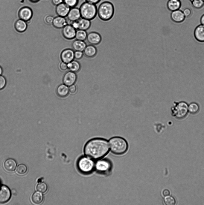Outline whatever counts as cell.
<instances>
[{
	"label": "cell",
	"instance_id": "6da1fadb",
	"mask_svg": "<svg viewBox=\"0 0 204 205\" xmlns=\"http://www.w3.org/2000/svg\"><path fill=\"white\" fill-rule=\"evenodd\" d=\"M109 142L104 138H97L89 141L84 148L85 155L94 159L101 158L109 152Z\"/></svg>",
	"mask_w": 204,
	"mask_h": 205
},
{
	"label": "cell",
	"instance_id": "7a4b0ae2",
	"mask_svg": "<svg viewBox=\"0 0 204 205\" xmlns=\"http://www.w3.org/2000/svg\"><path fill=\"white\" fill-rule=\"evenodd\" d=\"M108 142L110 150L114 154L123 155L128 150V142L123 137L118 136L113 137L109 139Z\"/></svg>",
	"mask_w": 204,
	"mask_h": 205
},
{
	"label": "cell",
	"instance_id": "3957f363",
	"mask_svg": "<svg viewBox=\"0 0 204 205\" xmlns=\"http://www.w3.org/2000/svg\"><path fill=\"white\" fill-rule=\"evenodd\" d=\"M115 13V8L113 4L108 1L101 2L97 8V14L99 18L104 21L111 20Z\"/></svg>",
	"mask_w": 204,
	"mask_h": 205
},
{
	"label": "cell",
	"instance_id": "277c9868",
	"mask_svg": "<svg viewBox=\"0 0 204 205\" xmlns=\"http://www.w3.org/2000/svg\"><path fill=\"white\" fill-rule=\"evenodd\" d=\"M79 8L81 17L90 20L94 19L97 14L95 5L86 2L82 3Z\"/></svg>",
	"mask_w": 204,
	"mask_h": 205
},
{
	"label": "cell",
	"instance_id": "5b68a950",
	"mask_svg": "<svg viewBox=\"0 0 204 205\" xmlns=\"http://www.w3.org/2000/svg\"><path fill=\"white\" fill-rule=\"evenodd\" d=\"M188 105L185 101L175 102L173 106L171 108V115L177 119H183L188 112Z\"/></svg>",
	"mask_w": 204,
	"mask_h": 205
},
{
	"label": "cell",
	"instance_id": "8992f818",
	"mask_svg": "<svg viewBox=\"0 0 204 205\" xmlns=\"http://www.w3.org/2000/svg\"><path fill=\"white\" fill-rule=\"evenodd\" d=\"M78 166L82 172L88 173L91 171L94 167V164L91 159L86 158H80L78 162Z\"/></svg>",
	"mask_w": 204,
	"mask_h": 205
},
{
	"label": "cell",
	"instance_id": "52a82bcc",
	"mask_svg": "<svg viewBox=\"0 0 204 205\" xmlns=\"http://www.w3.org/2000/svg\"><path fill=\"white\" fill-rule=\"evenodd\" d=\"M112 164L108 160L99 161L96 163V168L97 170L102 173H107L110 170Z\"/></svg>",
	"mask_w": 204,
	"mask_h": 205
},
{
	"label": "cell",
	"instance_id": "ba28073f",
	"mask_svg": "<svg viewBox=\"0 0 204 205\" xmlns=\"http://www.w3.org/2000/svg\"><path fill=\"white\" fill-rule=\"evenodd\" d=\"M76 30L70 24H67L62 28V34L64 37L68 40L75 37Z\"/></svg>",
	"mask_w": 204,
	"mask_h": 205
},
{
	"label": "cell",
	"instance_id": "9c48e42d",
	"mask_svg": "<svg viewBox=\"0 0 204 205\" xmlns=\"http://www.w3.org/2000/svg\"><path fill=\"white\" fill-rule=\"evenodd\" d=\"M18 15L20 19L25 21H28L31 18L33 15V12L30 8L25 6L21 8L19 10Z\"/></svg>",
	"mask_w": 204,
	"mask_h": 205
},
{
	"label": "cell",
	"instance_id": "30bf717a",
	"mask_svg": "<svg viewBox=\"0 0 204 205\" xmlns=\"http://www.w3.org/2000/svg\"><path fill=\"white\" fill-rule=\"evenodd\" d=\"M77 79V75L74 72L69 71L66 73L63 78L64 84L68 86L73 85Z\"/></svg>",
	"mask_w": 204,
	"mask_h": 205
},
{
	"label": "cell",
	"instance_id": "8fae6325",
	"mask_svg": "<svg viewBox=\"0 0 204 205\" xmlns=\"http://www.w3.org/2000/svg\"><path fill=\"white\" fill-rule=\"evenodd\" d=\"M170 17L172 21L178 23L183 22L186 18L182 11L180 9L171 12Z\"/></svg>",
	"mask_w": 204,
	"mask_h": 205
},
{
	"label": "cell",
	"instance_id": "7c38bea8",
	"mask_svg": "<svg viewBox=\"0 0 204 205\" xmlns=\"http://www.w3.org/2000/svg\"><path fill=\"white\" fill-rule=\"evenodd\" d=\"M11 197V192L7 186L2 185L0 186V203H3L7 202Z\"/></svg>",
	"mask_w": 204,
	"mask_h": 205
},
{
	"label": "cell",
	"instance_id": "4fadbf2b",
	"mask_svg": "<svg viewBox=\"0 0 204 205\" xmlns=\"http://www.w3.org/2000/svg\"><path fill=\"white\" fill-rule=\"evenodd\" d=\"M74 51L70 49H67L62 51L60 57L62 62L68 63L73 60L74 58Z\"/></svg>",
	"mask_w": 204,
	"mask_h": 205
},
{
	"label": "cell",
	"instance_id": "5bb4252c",
	"mask_svg": "<svg viewBox=\"0 0 204 205\" xmlns=\"http://www.w3.org/2000/svg\"><path fill=\"white\" fill-rule=\"evenodd\" d=\"M86 39L90 44L96 45L101 42V37L99 33L97 32H92L87 34Z\"/></svg>",
	"mask_w": 204,
	"mask_h": 205
},
{
	"label": "cell",
	"instance_id": "9a60e30c",
	"mask_svg": "<svg viewBox=\"0 0 204 205\" xmlns=\"http://www.w3.org/2000/svg\"><path fill=\"white\" fill-rule=\"evenodd\" d=\"M70 8L63 2L56 6L55 11L58 16L65 17L67 16Z\"/></svg>",
	"mask_w": 204,
	"mask_h": 205
},
{
	"label": "cell",
	"instance_id": "2e32d148",
	"mask_svg": "<svg viewBox=\"0 0 204 205\" xmlns=\"http://www.w3.org/2000/svg\"><path fill=\"white\" fill-rule=\"evenodd\" d=\"M194 36L195 39L201 43H204V25L200 24L195 29Z\"/></svg>",
	"mask_w": 204,
	"mask_h": 205
},
{
	"label": "cell",
	"instance_id": "e0dca14e",
	"mask_svg": "<svg viewBox=\"0 0 204 205\" xmlns=\"http://www.w3.org/2000/svg\"><path fill=\"white\" fill-rule=\"evenodd\" d=\"M66 17L71 22L78 20L81 17L79 8L75 7L70 8Z\"/></svg>",
	"mask_w": 204,
	"mask_h": 205
},
{
	"label": "cell",
	"instance_id": "ac0fdd59",
	"mask_svg": "<svg viewBox=\"0 0 204 205\" xmlns=\"http://www.w3.org/2000/svg\"><path fill=\"white\" fill-rule=\"evenodd\" d=\"M166 6L168 9L172 12L180 9L182 2L181 0H168Z\"/></svg>",
	"mask_w": 204,
	"mask_h": 205
},
{
	"label": "cell",
	"instance_id": "d6986e66",
	"mask_svg": "<svg viewBox=\"0 0 204 205\" xmlns=\"http://www.w3.org/2000/svg\"><path fill=\"white\" fill-rule=\"evenodd\" d=\"M52 24L55 28L60 29L63 28L67 24L64 17L58 16L54 18Z\"/></svg>",
	"mask_w": 204,
	"mask_h": 205
},
{
	"label": "cell",
	"instance_id": "ffe728a7",
	"mask_svg": "<svg viewBox=\"0 0 204 205\" xmlns=\"http://www.w3.org/2000/svg\"><path fill=\"white\" fill-rule=\"evenodd\" d=\"M76 21L77 24L78 29L87 30L89 28L91 24L90 20L81 17Z\"/></svg>",
	"mask_w": 204,
	"mask_h": 205
},
{
	"label": "cell",
	"instance_id": "44dd1931",
	"mask_svg": "<svg viewBox=\"0 0 204 205\" xmlns=\"http://www.w3.org/2000/svg\"><path fill=\"white\" fill-rule=\"evenodd\" d=\"M84 55L87 57L92 58L94 57L97 54L96 48L92 45L86 46L83 50Z\"/></svg>",
	"mask_w": 204,
	"mask_h": 205
},
{
	"label": "cell",
	"instance_id": "7402d4cb",
	"mask_svg": "<svg viewBox=\"0 0 204 205\" xmlns=\"http://www.w3.org/2000/svg\"><path fill=\"white\" fill-rule=\"evenodd\" d=\"M4 165V168L8 172H12L15 170L17 164L14 159L9 158L5 161Z\"/></svg>",
	"mask_w": 204,
	"mask_h": 205
},
{
	"label": "cell",
	"instance_id": "603a6c76",
	"mask_svg": "<svg viewBox=\"0 0 204 205\" xmlns=\"http://www.w3.org/2000/svg\"><path fill=\"white\" fill-rule=\"evenodd\" d=\"M86 45L85 42L83 41L76 40L72 44L73 49L75 51H83Z\"/></svg>",
	"mask_w": 204,
	"mask_h": 205
},
{
	"label": "cell",
	"instance_id": "cb8c5ba5",
	"mask_svg": "<svg viewBox=\"0 0 204 205\" xmlns=\"http://www.w3.org/2000/svg\"><path fill=\"white\" fill-rule=\"evenodd\" d=\"M69 88L68 86L64 84L59 85L57 89V95L61 97H65L67 96L69 92Z\"/></svg>",
	"mask_w": 204,
	"mask_h": 205
},
{
	"label": "cell",
	"instance_id": "d4e9b609",
	"mask_svg": "<svg viewBox=\"0 0 204 205\" xmlns=\"http://www.w3.org/2000/svg\"><path fill=\"white\" fill-rule=\"evenodd\" d=\"M68 69L70 71L76 73L78 72L80 68V65L77 61L73 60L67 63Z\"/></svg>",
	"mask_w": 204,
	"mask_h": 205
},
{
	"label": "cell",
	"instance_id": "484cf974",
	"mask_svg": "<svg viewBox=\"0 0 204 205\" xmlns=\"http://www.w3.org/2000/svg\"><path fill=\"white\" fill-rule=\"evenodd\" d=\"M15 28L17 31L23 32L26 29L27 24L25 21L21 19L17 20L15 23Z\"/></svg>",
	"mask_w": 204,
	"mask_h": 205
},
{
	"label": "cell",
	"instance_id": "4316f807",
	"mask_svg": "<svg viewBox=\"0 0 204 205\" xmlns=\"http://www.w3.org/2000/svg\"><path fill=\"white\" fill-rule=\"evenodd\" d=\"M32 200L33 202L35 204L40 203L43 201V196L41 192H36L33 194Z\"/></svg>",
	"mask_w": 204,
	"mask_h": 205
},
{
	"label": "cell",
	"instance_id": "83f0119b",
	"mask_svg": "<svg viewBox=\"0 0 204 205\" xmlns=\"http://www.w3.org/2000/svg\"><path fill=\"white\" fill-rule=\"evenodd\" d=\"M87 35L86 30L77 29L76 31L75 38L76 40L84 41L86 39Z\"/></svg>",
	"mask_w": 204,
	"mask_h": 205
},
{
	"label": "cell",
	"instance_id": "f1b7e54d",
	"mask_svg": "<svg viewBox=\"0 0 204 205\" xmlns=\"http://www.w3.org/2000/svg\"><path fill=\"white\" fill-rule=\"evenodd\" d=\"M188 111L191 114H195L197 113L200 109L199 105L195 102H192L188 105Z\"/></svg>",
	"mask_w": 204,
	"mask_h": 205
},
{
	"label": "cell",
	"instance_id": "f546056e",
	"mask_svg": "<svg viewBox=\"0 0 204 205\" xmlns=\"http://www.w3.org/2000/svg\"><path fill=\"white\" fill-rule=\"evenodd\" d=\"M191 5L194 8L200 9L204 6V2L202 0H189Z\"/></svg>",
	"mask_w": 204,
	"mask_h": 205
},
{
	"label": "cell",
	"instance_id": "4dcf8cb0",
	"mask_svg": "<svg viewBox=\"0 0 204 205\" xmlns=\"http://www.w3.org/2000/svg\"><path fill=\"white\" fill-rule=\"evenodd\" d=\"M36 189L39 192L42 193L45 192L48 189L46 184L44 182L39 183L36 186Z\"/></svg>",
	"mask_w": 204,
	"mask_h": 205
},
{
	"label": "cell",
	"instance_id": "1f68e13d",
	"mask_svg": "<svg viewBox=\"0 0 204 205\" xmlns=\"http://www.w3.org/2000/svg\"><path fill=\"white\" fill-rule=\"evenodd\" d=\"M164 202L166 205H174L176 203L175 199L171 196L166 197L164 199Z\"/></svg>",
	"mask_w": 204,
	"mask_h": 205
},
{
	"label": "cell",
	"instance_id": "d6a6232c",
	"mask_svg": "<svg viewBox=\"0 0 204 205\" xmlns=\"http://www.w3.org/2000/svg\"><path fill=\"white\" fill-rule=\"evenodd\" d=\"M27 170V167L25 164H21L18 166L16 171L19 174H23L26 173Z\"/></svg>",
	"mask_w": 204,
	"mask_h": 205
},
{
	"label": "cell",
	"instance_id": "836d02e7",
	"mask_svg": "<svg viewBox=\"0 0 204 205\" xmlns=\"http://www.w3.org/2000/svg\"><path fill=\"white\" fill-rule=\"evenodd\" d=\"M78 2L79 0H63V2L70 8L75 7Z\"/></svg>",
	"mask_w": 204,
	"mask_h": 205
},
{
	"label": "cell",
	"instance_id": "e575fe53",
	"mask_svg": "<svg viewBox=\"0 0 204 205\" xmlns=\"http://www.w3.org/2000/svg\"><path fill=\"white\" fill-rule=\"evenodd\" d=\"M182 11L186 18L190 17L192 14L191 10L190 8H188L184 9Z\"/></svg>",
	"mask_w": 204,
	"mask_h": 205
},
{
	"label": "cell",
	"instance_id": "d590c367",
	"mask_svg": "<svg viewBox=\"0 0 204 205\" xmlns=\"http://www.w3.org/2000/svg\"><path fill=\"white\" fill-rule=\"evenodd\" d=\"M83 53L82 51H75L74 52V57L76 59H79L83 56Z\"/></svg>",
	"mask_w": 204,
	"mask_h": 205
},
{
	"label": "cell",
	"instance_id": "8d00e7d4",
	"mask_svg": "<svg viewBox=\"0 0 204 205\" xmlns=\"http://www.w3.org/2000/svg\"><path fill=\"white\" fill-rule=\"evenodd\" d=\"M54 17L51 15H47L45 17V22L48 24H52Z\"/></svg>",
	"mask_w": 204,
	"mask_h": 205
},
{
	"label": "cell",
	"instance_id": "74e56055",
	"mask_svg": "<svg viewBox=\"0 0 204 205\" xmlns=\"http://www.w3.org/2000/svg\"><path fill=\"white\" fill-rule=\"evenodd\" d=\"M6 83L5 78L2 76H0V90L2 89L5 86Z\"/></svg>",
	"mask_w": 204,
	"mask_h": 205
},
{
	"label": "cell",
	"instance_id": "f35d334b",
	"mask_svg": "<svg viewBox=\"0 0 204 205\" xmlns=\"http://www.w3.org/2000/svg\"><path fill=\"white\" fill-rule=\"evenodd\" d=\"M59 67L61 70L63 71H66L68 69L67 64L62 62L60 63Z\"/></svg>",
	"mask_w": 204,
	"mask_h": 205
},
{
	"label": "cell",
	"instance_id": "ab89813d",
	"mask_svg": "<svg viewBox=\"0 0 204 205\" xmlns=\"http://www.w3.org/2000/svg\"><path fill=\"white\" fill-rule=\"evenodd\" d=\"M69 90V92L71 93H75L77 90V88L75 85L73 84L70 86Z\"/></svg>",
	"mask_w": 204,
	"mask_h": 205
},
{
	"label": "cell",
	"instance_id": "60d3db41",
	"mask_svg": "<svg viewBox=\"0 0 204 205\" xmlns=\"http://www.w3.org/2000/svg\"><path fill=\"white\" fill-rule=\"evenodd\" d=\"M51 2L54 5L56 6L63 2V0H51Z\"/></svg>",
	"mask_w": 204,
	"mask_h": 205
},
{
	"label": "cell",
	"instance_id": "b9f144b4",
	"mask_svg": "<svg viewBox=\"0 0 204 205\" xmlns=\"http://www.w3.org/2000/svg\"><path fill=\"white\" fill-rule=\"evenodd\" d=\"M170 191L169 190L167 189H164L162 192V194L163 196L164 197H167L170 194Z\"/></svg>",
	"mask_w": 204,
	"mask_h": 205
},
{
	"label": "cell",
	"instance_id": "7bdbcfd3",
	"mask_svg": "<svg viewBox=\"0 0 204 205\" xmlns=\"http://www.w3.org/2000/svg\"><path fill=\"white\" fill-rule=\"evenodd\" d=\"M101 0H85L86 2L95 5L98 3Z\"/></svg>",
	"mask_w": 204,
	"mask_h": 205
},
{
	"label": "cell",
	"instance_id": "ee69618b",
	"mask_svg": "<svg viewBox=\"0 0 204 205\" xmlns=\"http://www.w3.org/2000/svg\"><path fill=\"white\" fill-rule=\"evenodd\" d=\"M200 21L201 24L204 25V14H203L201 16Z\"/></svg>",
	"mask_w": 204,
	"mask_h": 205
},
{
	"label": "cell",
	"instance_id": "f6af8a7d",
	"mask_svg": "<svg viewBox=\"0 0 204 205\" xmlns=\"http://www.w3.org/2000/svg\"><path fill=\"white\" fill-rule=\"evenodd\" d=\"M30 2L32 3H36L38 2L39 0H29Z\"/></svg>",
	"mask_w": 204,
	"mask_h": 205
},
{
	"label": "cell",
	"instance_id": "bcb514c9",
	"mask_svg": "<svg viewBox=\"0 0 204 205\" xmlns=\"http://www.w3.org/2000/svg\"><path fill=\"white\" fill-rule=\"evenodd\" d=\"M2 72V69L1 67L0 66V75L1 74Z\"/></svg>",
	"mask_w": 204,
	"mask_h": 205
},
{
	"label": "cell",
	"instance_id": "7dc6e473",
	"mask_svg": "<svg viewBox=\"0 0 204 205\" xmlns=\"http://www.w3.org/2000/svg\"><path fill=\"white\" fill-rule=\"evenodd\" d=\"M204 2V0H202Z\"/></svg>",
	"mask_w": 204,
	"mask_h": 205
}]
</instances>
